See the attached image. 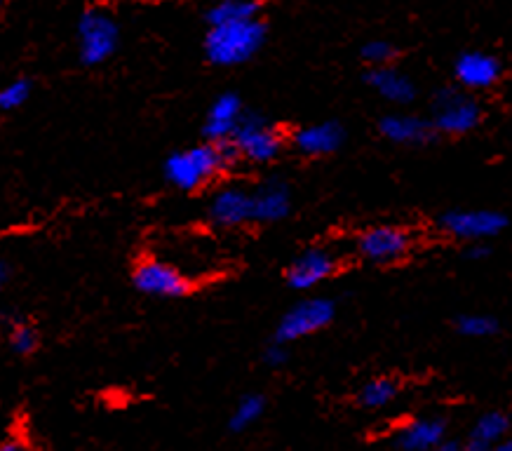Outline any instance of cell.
<instances>
[{
  "mask_svg": "<svg viewBox=\"0 0 512 451\" xmlns=\"http://www.w3.org/2000/svg\"><path fill=\"white\" fill-rule=\"evenodd\" d=\"M240 160L231 146L200 144L177 148L163 160V177L170 186L181 193H198L205 186L219 181L228 170H233Z\"/></svg>",
  "mask_w": 512,
  "mask_h": 451,
  "instance_id": "1",
  "label": "cell"
},
{
  "mask_svg": "<svg viewBox=\"0 0 512 451\" xmlns=\"http://www.w3.org/2000/svg\"><path fill=\"white\" fill-rule=\"evenodd\" d=\"M268 38V26L261 17L245 22L210 26L205 36V57L217 66H242L259 55Z\"/></svg>",
  "mask_w": 512,
  "mask_h": 451,
  "instance_id": "2",
  "label": "cell"
},
{
  "mask_svg": "<svg viewBox=\"0 0 512 451\" xmlns=\"http://www.w3.org/2000/svg\"><path fill=\"white\" fill-rule=\"evenodd\" d=\"M289 144V134L282 130L278 123L268 120L266 116L256 111H245L240 118L238 127H235L228 146L242 163L252 165H271L278 160Z\"/></svg>",
  "mask_w": 512,
  "mask_h": 451,
  "instance_id": "3",
  "label": "cell"
},
{
  "mask_svg": "<svg viewBox=\"0 0 512 451\" xmlns=\"http://www.w3.org/2000/svg\"><path fill=\"white\" fill-rule=\"evenodd\" d=\"M132 287L139 294L151 296V299H186L198 292V282L191 278L186 271H181L179 266H174L172 261L156 254H144L134 261L132 273H130Z\"/></svg>",
  "mask_w": 512,
  "mask_h": 451,
  "instance_id": "4",
  "label": "cell"
},
{
  "mask_svg": "<svg viewBox=\"0 0 512 451\" xmlns=\"http://www.w3.org/2000/svg\"><path fill=\"white\" fill-rule=\"evenodd\" d=\"M336 313H339V306H336L332 296H301L299 301H294V304L280 315L278 325L273 329V341L292 346L296 341H303L308 339V336L325 332L327 327L334 325Z\"/></svg>",
  "mask_w": 512,
  "mask_h": 451,
  "instance_id": "5",
  "label": "cell"
},
{
  "mask_svg": "<svg viewBox=\"0 0 512 451\" xmlns=\"http://www.w3.org/2000/svg\"><path fill=\"white\" fill-rule=\"evenodd\" d=\"M430 125L437 137H466L484 120V109L473 94L461 87H442L430 102Z\"/></svg>",
  "mask_w": 512,
  "mask_h": 451,
  "instance_id": "6",
  "label": "cell"
},
{
  "mask_svg": "<svg viewBox=\"0 0 512 451\" xmlns=\"http://www.w3.org/2000/svg\"><path fill=\"white\" fill-rule=\"evenodd\" d=\"M355 254L374 266H393L412 257L416 235L400 224H374L355 235Z\"/></svg>",
  "mask_w": 512,
  "mask_h": 451,
  "instance_id": "7",
  "label": "cell"
},
{
  "mask_svg": "<svg viewBox=\"0 0 512 451\" xmlns=\"http://www.w3.org/2000/svg\"><path fill=\"white\" fill-rule=\"evenodd\" d=\"M437 231L447 238L470 245V242H491L508 231L510 219L501 210L489 207H456L437 217Z\"/></svg>",
  "mask_w": 512,
  "mask_h": 451,
  "instance_id": "8",
  "label": "cell"
},
{
  "mask_svg": "<svg viewBox=\"0 0 512 451\" xmlns=\"http://www.w3.org/2000/svg\"><path fill=\"white\" fill-rule=\"evenodd\" d=\"M78 57L83 66H101L116 55L120 45V29L109 12L87 10L78 19Z\"/></svg>",
  "mask_w": 512,
  "mask_h": 451,
  "instance_id": "9",
  "label": "cell"
},
{
  "mask_svg": "<svg viewBox=\"0 0 512 451\" xmlns=\"http://www.w3.org/2000/svg\"><path fill=\"white\" fill-rule=\"evenodd\" d=\"M343 268L339 252L327 245H311L301 249L285 268V285L292 292L308 294L322 282L332 280Z\"/></svg>",
  "mask_w": 512,
  "mask_h": 451,
  "instance_id": "10",
  "label": "cell"
},
{
  "mask_svg": "<svg viewBox=\"0 0 512 451\" xmlns=\"http://www.w3.org/2000/svg\"><path fill=\"white\" fill-rule=\"evenodd\" d=\"M348 139V130L339 120H320L303 125L289 134V144L303 158H329L339 153Z\"/></svg>",
  "mask_w": 512,
  "mask_h": 451,
  "instance_id": "11",
  "label": "cell"
},
{
  "mask_svg": "<svg viewBox=\"0 0 512 451\" xmlns=\"http://www.w3.org/2000/svg\"><path fill=\"white\" fill-rule=\"evenodd\" d=\"M207 219L226 231L252 224V188L242 184L217 188L207 203Z\"/></svg>",
  "mask_w": 512,
  "mask_h": 451,
  "instance_id": "12",
  "label": "cell"
},
{
  "mask_svg": "<svg viewBox=\"0 0 512 451\" xmlns=\"http://www.w3.org/2000/svg\"><path fill=\"white\" fill-rule=\"evenodd\" d=\"M294 193L292 186L280 177H268L252 186V224H280L292 217Z\"/></svg>",
  "mask_w": 512,
  "mask_h": 451,
  "instance_id": "13",
  "label": "cell"
},
{
  "mask_svg": "<svg viewBox=\"0 0 512 451\" xmlns=\"http://www.w3.org/2000/svg\"><path fill=\"white\" fill-rule=\"evenodd\" d=\"M376 130H379L381 139L404 148H426L440 139L430 120L416 116V113H386L379 118Z\"/></svg>",
  "mask_w": 512,
  "mask_h": 451,
  "instance_id": "14",
  "label": "cell"
},
{
  "mask_svg": "<svg viewBox=\"0 0 512 451\" xmlns=\"http://www.w3.org/2000/svg\"><path fill=\"white\" fill-rule=\"evenodd\" d=\"M456 87L466 92H487L496 87L503 78L501 59L489 55V52L470 50L458 55L454 64Z\"/></svg>",
  "mask_w": 512,
  "mask_h": 451,
  "instance_id": "15",
  "label": "cell"
},
{
  "mask_svg": "<svg viewBox=\"0 0 512 451\" xmlns=\"http://www.w3.org/2000/svg\"><path fill=\"white\" fill-rule=\"evenodd\" d=\"M247 106L238 92H224L210 104L202 123V141L226 146L231 141L240 118L245 116Z\"/></svg>",
  "mask_w": 512,
  "mask_h": 451,
  "instance_id": "16",
  "label": "cell"
},
{
  "mask_svg": "<svg viewBox=\"0 0 512 451\" xmlns=\"http://www.w3.org/2000/svg\"><path fill=\"white\" fill-rule=\"evenodd\" d=\"M449 435L447 416H421L402 423L393 433L395 451H433Z\"/></svg>",
  "mask_w": 512,
  "mask_h": 451,
  "instance_id": "17",
  "label": "cell"
},
{
  "mask_svg": "<svg viewBox=\"0 0 512 451\" xmlns=\"http://www.w3.org/2000/svg\"><path fill=\"white\" fill-rule=\"evenodd\" d=\"M365 83L388 104L407 106L416 99L414 80L395 66H379L365 73Z\"/></svg>",
  "mask_w": 512,
  "mask_h": 451,
  "instance_id": "18",
  "label": "cell"
},
{
  "mask_svg": "<svg viewBox=\"0 0 512 451\" xmlns=\"http://www.w3.org/2000/svg\"><path fill=\"white\" fill-rule=\"evenodd\" d=\"M0 329H3L8 346L19 358H33L43 346L40 329L29 318H22L17 313L0 311Z\"/></svg>",
  "mask_w": 512,
  "mask_h": 451,
  "instance_id": "19",
  "label": "cell"
},
{
  "mask_svg": "<svg viewBox=\"0 0 512 451\" xmlns=\"http://www.w3.org/2000/svg\"><path fill=\"white\" fill-rule=\"evenodd\" d=\"M510 437V416L501 412V409H491V412H484L475 419L473 426L468 430V437L463 442L468 447L484 449L489 451L496 447L498 442L508 440Z\"/></svg>",
  "mask_w": 512,
  "mask_h": 451,
  "instance_id": "20",
  "label": "cell"
},
{
  "mask_svg": "<svg viewBox=\"0 0 512 451\" xmlns=\"http://www.w3.org/2000/svg\"><path fill=\"white\" fill-rule=\"evenodd\" d=\"M400 397V381L393 379V376H374V379H367L357 388L355 400L357 405L367 412H379V409H386L393 405V402Z\"/></svg>",
  "mask_w": 512,
  "mask_h": 451,
  "instance_id": "21",
  "label": "cell"
},
{
  "mask_svg": "<svg viewBox=\"0 0 512 451\" xmlns=\"http://www.w3.org/2000/svg\"><path fill=\"white\" fill-rule=\"evenodd\" d=\"M268 407V400L264 393H247L238 400V405L233 407V412L228 414L226 419V430L231 435H242L247 433L249 428L256 426L261 419H264Z\"/></svg>",
  "mask_w": 512,
  "mask_h": 451,
  "instance_id": "22",
  "label": "cell"
},
{
  "mask_svg": "<svg viewBox=\"0 0 512 451\" xmlns=\"http://www.w3.org/2000/svg\"><path fill=\"white\" fill-rule=\"evenodd\" d=\"M261 17L259 0H217L207 12V24H231Z\"/></svg>",
  "mask_w": 512,
  "mask_h": 451,
  "instance_id": "23",
  "label": "cell"
},
{
  "mask_svg": "<svg viewBox=\"0 0 512 451\" xmlns=\"http://www.w3.org/2000/svg\"><path fill=\"white\" fill-rule=\"evenodd\" d=\"M454 329L463 339H494L501 334V320L489 313H461L454 318Z\"/></svg>",
  "mask_w": 512,
  "mask_h": 451,
  "instance_id": "24",
  "label": "cell"
},
{
  "mask_svg": "<svg viewBox=\"0 0 512 451\" xmlns=\"http://www.w3.org/2000/svg\"><path fill=\"white\" fill-rule=\"evenodd\" d=\"M33 94V80L15 78L0 87V113H12L29 102Z\"/></svg>",
  "mask_w": 512,
  "mask_h": 451,
  "instance_id": "25",
  "label": "cell"
},
{
  "mask_svg": "<svg viewBox=\"0 0 512 451\" xmlns=\"http://www.w3.org/2000/svg\"><path fill=\"white\" fill-rule=\"evenodd\" d=\"M360 57L369 64V69H379V66H393L397 59V47L388 40H369L362 45Z\"/></svg>",
  "mask_w": 512,
  "mask_h": 451,
  "instance_id": "26",
  "label": "cell"
},
{
  "mask_svg": "<svg viewBox=\"0 0 512 451\" xmlns=\"http://www.w3.org/2000/svg\"><path fill=\"white\" fill-rule=\"evenodd\" d=\"M261 362L268 369H282L289 362V346L271 339L264 346V350H261Z\"/></svg>",
  "mask_w": 512,
  "mask_h": 451,
  "instance_id": "27",
  "label": "cell"
},
{
  "mask_svg": "<svg viewBox=\"0 0 512 451\" xmlns=\"http://www.w3.org/2000/svg\"><path fill=\"white\" fill-rule=\"evenodd\" d=\"M491 254H494V245H491V242H470V245L463 247V257H466L470 264H482V261H487Z\"/></svg>",
  "mask_w": 512,
  "mask_h": 451,
  "instance_id": "28",
  "label": "cell"
},
{
  "mask_svg": "<svg viewBox=\"0 0 512 451\" xmlns=\"http://www.w3.org/2000/svg\"><path fill=\"white\" fill-rule=\"evenodd\" d=\"M0 451H33V449L24 440H19V437H8V440L0 442Z\"/></svg>",
  "mask_w": 512,
  "mask_h": 451,
  "instance_id": "29",
  "label": "cell"
},
{
  "mask_svg": "<svg viewBox=\"0 0 512 451\" xmlns=\"http://www.w3.org/2000/svg\"><path fill=\"white\" fill-rule=\"evenodd\" d=\"M461 449H463V442L458 440V437L447 435L440 444H437V447H435L433 451H461Z\"/></svg>",
  "mask_w": 512,
  "mask_h": 451,
  "instance_id": "30",
  "label": "cell"
},
{
  "mask_svg": "<svg viewBox=\"0 0 512 451\" xmlns=\"http://www.w3.org/2000/svg\"><path fill=\"white\" fill-rule=\"evenodd\" d=\"M12 280V266L5 259H0V294L5 292V287L10 285Z\"/></svg>",
  "mask_w": 512,
  "mask_h": 451,
  "instance_id": "31",
  "label": "cell"
},
{
  "mask_svg": "<svg viewBox=\"0 0 512 451\" xmlns=\"http://www.w3.org/2000/svg\"><path fill=\"white\" fill-rule=\"evenodd\" d=\"M489 451H512V440L508 437V440H503V442H498L496 447H491Z\"/></svg>",
  "mask_w": 512,
  "mask_h": 451,
  "instance_id": "32",
  "label": "cell"
},
{
  "mask_svg": "<svg viewBox=\"0 0 512 451\" xmlns=\"http://www.w3.org/2000/svg\"><path fill=\"white\" fill-rule=\"evenodd\" d=\"M461 451H484V449H475V447H468L466 442H463V449Z\"/></svg>",
  "mask_w": 512,
  "mask_h": 451,
  "instance_id": "33",
  "label": "cell"
},
{
  "mask_svg": "<svg viewBox=\"0 0 512 451\" xmlns=\"http://www.w3.org/2000/svg\"><path fill=\"white\" fill-rule=\"evenodd\" d=\"M0 5H3V0H0Z\"/></svg>",
  "mask_w": 512,
  "mask_h": 451,
  "instance_id": "34",
  "label": "cell"
}]
</instances>
